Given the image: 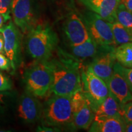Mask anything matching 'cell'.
<instances>
[{
  "instance_id": "1",
  "label": "cell",
  "mask_w": 132,
  "mask_h": 132,
  "mask_svg": "<svg viewBox=\"0 0 132 132\" xmlns=\"http://www.w3.org/2000/svg\"><path fill=\"white\" fill-rule=\"evenodd\" d=\"M52 66L53 81L50 92L72 96L81 89V62L68 52L58 48L56 57L50 59Z\"/></svg>"
},
{
  "instance_id": "2",
  "label": "cell",
  "mask_w": 132,
  "mask_h": 132,
  "mask_svg": "<svg viewBox=\"0 0 132 132\" xmlns=\"http://www.w3.org/2000/svg\"><path fill=\"white\" fill-rule=\"evenodd\" d=\"M57 44L56 33L47 24H35L27 33V52L36 61L50 59L57 48Z\"/></svg>"
},
{
  "instance_id": "3",
  "label": "cell",
  "mask_w": 132,
  "mask_h": 132,
  "mask_svg": "<svg viewBox=\"0 0 132 132\" xmlns=\"http://www.w3.org/2000/svg\"><path fill=\"white\" fill-rule=\"evenodd\" d=\"M42 125L60 130H75L72 113V96L54 94L43 106Z\"/></svg>"
},
{
  "instance_id": "4",
  "label": "cell",
  "mask_w": 132,
  "mask_h": 132,
  "mask_svg": "<svg viewBox=\"0 0 132 132\" xmlns=\"http://www.w3.org/2000/svg\"><path fill=\"white\" fill-rule=\"evenodd\" d=\"M52 81V66L50 59L36 61L24 75L26 89L38 98H43L50 93Z\"/></svg>"
},
{
  "instance_id": "5",
  "label": "cell",
  "mask_w": 132,
  "mask_h": 132,
  "mask_svg": "<svg viewBox=\"0 0 132 132\" xmlns=\"http://www.w3.org/2000/svg\"><path fill=\"white\" fill-rule=\"evenodd\" d=\"M81 91L93 111H96L99 105L110 94L106 82L95 75L89 65L81 70Z\"/></svg>"
},
{
  "instance_id": "6",
  "label": "cell",
  "mask_w": 132,
  "mask_h": 132,
  "mask_svg": "<svg viewBox=\"0 0 132 132\" xmlns=\"http://www.w3.org/2000/svg\"><path fill=\"white\" fill-rule=\"evenodd\" d=\"M4 37V52L10 60L11 69L15 72L20 65L21 55V32L13 21H10L0 29Z\"/></svg>"
},
{
  "instance_id": "7",
  "label": "cell",
  "mask_w": 132,
  "mask_h": 132,
  "mask_svg": "<svg viewBox=\"0 0 132 132\" xmlns=\"http://www.w3.org/2000/svg\"><path fill=\"white\" fill-rule=\"evenodd\" d=\"M89 35L99 45L116 47L110 23L92 11L81 14Z\"/></svg>"
},
{
  "instance_id": "8",
  "label": "cell",
  "mask_w": 132,
  "mask_h": 132,
  "mask_svg": "<svg viewBox=\"0 0 132 132\" xmlns=\"http://www.w3.org/2000/svg\"><path fill=\"white\" fill-rule=\"evenodd\" d=\"M63 31L69 46L79 45L90 37L81 15L75 11H70L66 15Z\"/></svg>"
},
{
  "instance_id": "9",
  "label": "cell",
  "mask_w": 132,
  "mask_h": 132,
  "mask_svg": "<svg viewBox=\"0 0 132 132\" xmlns=\"http://www.w3.org/2000/svg\"><path fill=\"white\" fill-rule=\"evenodd\" d=\"M72 120L76 129H89L95 118L93 111L81 90L72 96Z\"/></svg>"
},
{
  "instance_id": "10",
  "label": "cell",
  "mask_w": 132,
  "mask_h": 132,
  "mask_svg": "<svg viewBox=\"0 0 132 132\" xmlns=\"http://www.w3.org/2000/svg\"><path fill=\"white\" fill-rule=\"evenodd\" d=\"M43 106L32 93L26 90L17 100L16 115L21 121L26 123H34L42 118Z\"/></svg>"
},
{
  "instance_id": "11",
  "label": "cell",
  "mask_w": 132,
  "mask_h": 132,
  "mask_svg": "<svg viewBox=\"0 0 132 132\" xmlns=\"http://www.w3.org/2000/svg\"><path fill=\"white\" fill-rule=\"evenodd\" d=\"M11 14L15 24L23 34L35 25L31 0H12Z\"/></svg>"
},
{
  "instance_id": "12",
  "label": "cell",
  "mask_w": 132,
  "mask_h": 132,
  "mask_svg": "<svg viewBox=\"0 0 132 132\" xmlns=\"http://www.w3.org/2000/svg\"><path fill=\"white\" fill-rule=\"evenodd\" d=\"M114 47L108 48L92 59L89 64L94 73L106 82L111 77L116 62L114 54Z\"/></svg>"
},
{
  "instance_id": "13",
  "label": "cell",
  "mask_w": 132,
  "mask_h": 132,
  "mask_svg": "<svg viewBox=\"0 0 132 132\" xmlns=\"http://www.w3.org/2000/svg\"><path fill=\"white\" fill-rule=\"evenodd\" d=\"M87 10L101 16L109 23L117 21L116 11L120 0H78Z\"/></svg>"
},
{
  "instance_id": "14",
  "label": "cell",
  "mask_w": 132,
  "mask_h": 132,
  "mask_svg": "<svg viewBox=\"0 0 132 132\" xmlns=\"http://www.w3.org/2000/svg\"><path fill=\"white\" fill-rule=\"evenodd\" d=\"M110 93L120 105L132 100V93L123 75L114 69L111 77L106 81Z\"/></svg>"
},
{
  "instance_id": "15",
  "label": "cell",
  "mask_w": 132,
  "mask_h": 132,
  "mask_svg": "<svg viewBox=\"0 0 132 132\" xmlns=\"http://www.w3.org/2000/svg\"><path fill=\"white\" fill-rule=\"evenodd\" d=\"M69 52L72 56L81 62L87 59H94L104 50L111 46L99 45L90 37L82 44L75 46H69Z\"/></svg>"
},
{
  "instance_id": "16",
  "label": "cell",
  "mask_w": 132,
  "mask_h": 132,
  "mask_svg": "<svg viewBox=\"0 0 132 132\" xmlns=\"http://www.w3.org/2000/svg\"><path fill=\"white\" fill-rule=\"evenodd\" d=\"M125 123L122 116L95 117L89 128L90 132H123Z\"/></svg>"
},
{
  "instance_id": "17",
  "label": "cell",
  "mask_w": 132,
  "mask_h": 132,
  "mask_svg": "<svg viewBox=\"0 0 132 132\" xmlns=\"http://www.w3.org/2000/svg\"><path fill=\"white\" fill-rule=\"evenodd\" d=\"M17 97L11 90H0V125L11 120L13 113H15Z\"/></svg>"
},
{
  "instance_id": "18",
  "label": "cell",
  "mask_w": 132,
  "mask_h": 132,
  "mask_svg": "<svg viewBox=\"0 0 132 132\" xmlns=\"http://www.w3.org/2000/svg\"><path fill=\"white\" fill-rule=\"evenodd\" d=\"M121 111L122 106L110 93L95 111V117L122 116Z\"/></svg>"
},
{
  "instance_id": "19",
  "label": "cell",
  "mask_w": 132,
  "mask_h": 132,
  "mask_svg": "<svg viewBox=\"0 0 132 132\" xmlns=\"http://www.w3.org/2000/svg\"><path fill=\"white\" fill-rule=\"evenodd\" d=\"M114 54L117 62L126 68L132 69V42L115 47Z\"/></svg>"
},
{
  "instance_id": "20",
  "label": "cell",
  "mask_w": 132,
  "mask_h": 132,
  "mask_svg": "<svg viewBox=\"0 0 132 132\" xmlns=\"http://www.w3.org/2000/svg\"><path fill=\"white\" fill-rule=\"evenodd\" d=\"M116 45L132 42V36L118 21L110 23Z\"/></svg>"
},
{
  "instance_id": "21",
  "label": "cell",
  "mask_w": 132,
  "mask_h": 132,
  "mask_svg": "<svg viewBox=\"0 0 132 132\" xmlns=\"http://www.w3.org/2000/svg\"><path fill=\"white\" fill-rule=\"evenodd\" d=\"M116 19L132 36V13L120 3L116 11Z\"/></svg>"
},
{
  "instance_id": "22",
  "label": "cell",
  "mask_w": 132,
  "mask_h": 132,
  "mask_svg": "<svg viewBox=\"0 0 132 132\" xmlns=\"http://www.w3.org/2000/svg\"><path fill=\"white\" fill-rule=\"evenodd\" d=\"M114 69L119 72L123 75L132 93V69L123 67L117 62H116Z\"/></svg>"
},
{
  "instance_id": "23",
  "label": "cell",
  "mask_w": 132,
  "mask_h": 132,
  "mask_svg": "<svg viewBox=\"0 0 132 132\" xmlns=\"http://www.w3.org/2000/svg\"><path fill=\"white\" fill-rule=\"evenodd\" d=\"M12 0H0V14H2L6 21L11 19V3Z\"/></svg>"
},
{
  "instance_id": "24",
  "label": "cell",
  "mask_w": 132,
  "mask_h": 132,
  "mask_svg": "<svg viewBox=\"0 0 132 132\" xmlns=\"http://www.w3.org/2000/svg\"><path fill=\"white\" fill-rule=\"evenodd\" d=\"M121 113L125 123L132 122V100L122 105Z\"/></svg>"
},
{
  "instance_id": "25",
  "label": "cell",
  "mask_w": 132,
  "mask_h": 132,
  "mask_svg": "<svg viewBox=\"0 0 132 132\" xmlns=\"http://www.w3.org/2000/svg\"><path fill=\"white\" fill-rule=\"evenodd\" d=\"M12 84L10 79L0 72V90H12Z\"/></svg>"
},
{
  "instance_id": "26",
  "label": "cell",
  "mask_w": 132,
  "mask_h": 132,
  "mask_svg": "<svg viewBox=\"0 0 132 132\" xmlns=\"http://www.w3.org/2000/svg\"><path fill=\"white\" fill-rule=\"evenodd\" d=\"M11 69V64L9 58L5 54L0 53V70H9Z\"/></svg>"
},
{
  "instance_id": "27",
  "label": "cell",
  "mask_w": 132,
  "mask_h": 132,
  "mask_svg": "<svg viewBox=\"0 0 132 132\" xmlns=\"http://www.w3.org/2000/svg\"><path fill=\"white\" fill-rule=\"evenodd\" d=\"M57 130L60 131V130L56 128H53L51 127L45 126V125H42V126H39L37 128V131H58Z\"/></svg>"
},
{
  "instance_id": "28",
  "label": "cell",
  "mask_w": 132,
  "mask_h": 132,
  "mask_svg": "<svg viewBox=\"0 0 132 132\" xmlns=\"http://www.w3.org/2000/svg\"><path fill=\"white\" fill-rule=\"evenodd\" d=\"M120 3H122L128 11L132 13V0H120Z\"/></svg>"
},
{
  "instance_id": "29",
  "label": "cell",
  "mask_w": 132,
  "mask_h": 132,
  "mask_svg": "<svg viewBox=\"0 0 132 132\" xmlns=\"http://www.w3.org/2000/svg\"><path fill=\"white\" fill-rule=\"evenodd\" d=\"M4 46V37H3L2 33L0 32V53H1L5 54Z\"/></svg>"
},
{
  "instance_id": "30",
  "label": "cell",
  "mask_w": 132,
  "mask_h": 132,
  "mask_svg": "<svg viewBox=\"0 0 132 132\" xmlns=\"http://www.w3.org/2000/svg\"><path fill=\"white\" fill-rule=\"evenodd\" d=\"M125 131L132 132V122L126 123V125H125Z\"/></svg>"
},
{
  "instance_id": "31",
  "label": "cell",
  "mask_w": 132,
  "mask_h": 132,
  "mask_svg": "<svg viewBox=\"0 0 132 132\" xmlns=\"http://www.w3.org/2000/svg\"><path fill=\"white\" fill-rule=\"evenodd\" d=\"M6 20H5L4 17L3 16L2 14H0V29H1V28L3 27L4 25V23L6 22Z\"/></svg>"
}]
</instances>
